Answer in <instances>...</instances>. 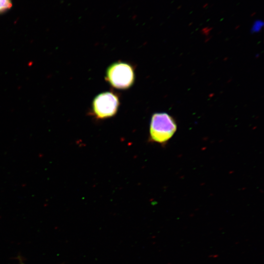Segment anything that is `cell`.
Here are the masks:
<instances>
[{"instance_id":"cell-2","label":"cell","mask_w":264,"mask_h":264,"mask_svg":"<svg viewBox=\"0 0 264 264\" xmlns=\"http://www.w3.org/2000/svg\"><path fill=\"white\" fill-rule=\"evenodd\" d=\"M177 125L175 120L165 112L154 113L150 126L151 141L161 144H165L176 132Z\"/></svg>"},{"instance_id":"cell-1","label":"cell","mask_w":264,"mask_h":264,"mask_svg":"<svg viewBox=\"0 0 264 264\" xmlns=\"http://www.w3.org/2000/svg\"><path fill=\"white\" fill-rule=\"evenodd\" d=\"M105 79L114 88L127 89L133 85L135 81L134 68L128 63L119 61L115 62L108 67Z\"/></svg>"},{"instance_id":"cell-4","label":"cell","mask_w":264,"mask_h":264,"mask_svg":"<svg viewBox=\"0 0 264 264\" xmlns=\"http://www.w3.org/2000/svg\"><path fill=\"white\" fill-rule=\"evenodd\" d=\"M11 6V0H0V13L8 10Z\"/></svg>"},{"instance_id":"cell-3","label":"cell","mask_w":264,"mask_h":264,"mask_svg":"<svg viewBox=\"0 0 264 264\" xmlns=\"http://www.w3.org/2000/svg\"><path fill=\"white\" fill-rule=\"evenodd\" d=\"M120 105L119 97L111 91L97 95L92 102V111L97 119H104L113 116Z\"/></svg>"},{"instance_id":"cell-5","label":"cell","mask_w":264,"mask_h":264,"mask_svg":"<svg viewBox=\"0 0 264 264\" xmlns=\"http://www.w3.org/2000/svg\"><path fill=\"white\" fill-rule=\"evenodd\" d=\"M263 25V22L260 21H256L253 25V30L257 31L261 28Z\"/></svg>"}]
</instances>
